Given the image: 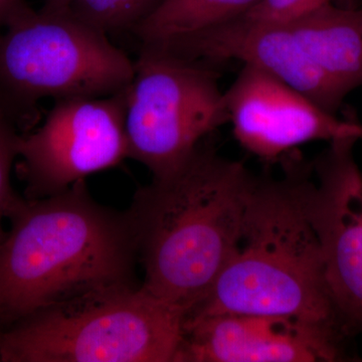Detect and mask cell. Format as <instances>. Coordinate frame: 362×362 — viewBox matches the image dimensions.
<instances>
[{"instance_id": "obj_7", "label": "cell", "mask_w": 362, "mask_h": 362, "mask_svg": "<svg viewBox=\"0 0 362 362\" xmlns=\"http://www.w3.org/2000/svg\"><path fill=\"white\" fill-rule=\"evenodd\" d=\"M127 88L107 96L57 100L39 129L20 136L18 156L28 199L59 194L129 157Z\"/></svg>"}, {"instance_id": "obj_13", "label": "cell", "mask_w": 362, "mask_h": 362, "mask_svg": "<svg viewBox=\"0 0 362 362\" xmlns=\"http://www.w3.org/2000/svg\"><path fill=\"white\" fill-rule=\"evenodd\" d=\"M259 0H159L134 32L143 45L204 32L243 18Z\"/></svg>"}, {"instance_id": "obj_1", "label": "cell", "mask_w": 362, "mask_h": 362, "mask_svg": "<svg viewBox=\"0 0 362 362\" xmlns=\"http://www.w3.org/2000/svg\"><path fill=\"white\" fill-rule=\"evenodd\" d=\"M0 246V322L13 324L93 293L134 286L128 211L98 204L85 180L42 199L16 197Z\"/></svg>"}, {"instance_id": "obj_20", "label": "cell", "mask_w": 362, "mask_h": 362, "mask_svg": "<svg viewBox=\"0 0 362 362\" xmlns=\"http://www.w3.org/2000/svg\"><path fill=\"white\" fill-rule=\"evenodd\" d=\"M0 333H1V332H0Z\"/></svg>"}, {"instance_id": "obj_14", "label": "cell", "mask_w": 362, "mask_h": 362, "mask_svg": "<svg viewBox=\"0 0 362 362\" xmlns=\"http://www.w3.org/2000/svg\"><path fill=\"white\" fill-rule=\"evenodd\" d=\"M159 0H78L70 13L74 18L107 33L137 25Z\"/></svg>"}, {"instance_id": "obj_5", "label": "cell", "mask_w": 362, "mask_h": 362, "mask_svg": "<svg viewBox=\"0 0 362 362\" xmlns=\"http://www.w3.org/2000/svg\"><path fill=\"white\" fill-rule=\"evenodd\" d=\"M0 37V86L25 100L102 97L127 88L134 63L106 33L74 18L18 7Z\"/></svg>"}, {"instance_id": "obj_11", "label": "cell", "mask_w": 362, "mask_h": 362, "mask_svg": "<svg viewBox=\"0 0 362 362\" xmlns=\"http://www.w3.org/2000/svg\"><path fill=\"white\" fill-rule=\"evenodd\" d=\"M150 45L206 65L228 59L242 62L278 78L337 115L349 95L314 65L286 25L243 16L204 32Z\"/></svg>"}, {"instance_id": "obj_16", "label": "cell", "mask_w": 362, "mask_h": 362, "mask_svg": "<svg viewBox=\"0 0 362 362\" xmlns=\"http://www.w3.org/2000/svg\"><path fill=\"white\" fill-rule=\"evenodd\" d=\"M20 136L14 132L13 126L0 110V246L6 233L2 230V221L7 218L9 209L16 199L11 185V168L18 156V142Z\"/></svg>"}, {"instance_id": "obj_19", "label": "cell", "mask_w": 362, "mask_h": 362, "mask_svg": "<svg viewBox=\"0 0 362 362\" xmlns=\"http://www.w3.org/2000/svg\"><path fill=\"white\" fill-rule=\"evenodd\" d=\"M338 6L344 7L362 6V0H338Z\"/></svg>"}, {"instance_id": "obj_2", "label": "cell", "mask_w": 362, "mask_h": 362, "mask_svg": "<svg viewBox=\"0 0 362 362\" xmlns=\"http://www.w3.org/2000/svg\"><path fill=\"white\" fill-rule=\"evenodd\" d=\"M255 175L199 147L136 192L128 214L144 268L141 288L187 316L237 249Z\"/></svg>"}, {"instance_id": "obj_10", "label": "cell", "mask_w": 362, "mask_h": 362, "mask_svg": "<svg viewBox=\"0 0 362 362\" xmlns=\"http://www.w3.org/2000/svg\"><path fill=\"white\" fill-rule=\"evenodd\" d=\"M225 98L235 140L262 160H277L309 142L362 139V124L324 110L303 93L254 66H243Z\"/></svg>"}, {"instance_id": "obj_9", "label": "cell", "mask_w": 362, "mask_h": 362, "mask_svg": "<svg viewBox=\"0 0 362 362\" xmlns=\"http://www.w3.org/2000/svg\"><path fill=\"white\" fill-rule=\"evenodd\" d=\"M349 335L335 324L289 314L187 317L173 362H340L356 361Z\"/></svg>"}, {"instance_id": "obj_17", "label": "cell", "mask_w": 362, "mask_h": 362, "mask_svg": "<svg viewBox=\"0 0 362 362\" xmlns=\"http://www.w3.org/2000/svg\"><path fill=\"white\" fill-rule=\"evenodd\" d=\"M78 0H45L42 11L51 13H69Z\"/></svg>"}, {"instance_id": "obj_18", "label": "cell", "mask_w": 362, "mask_h": 362, "mask_svg": "<svg viewBox=\"0 0 362 362\" xmlns=\"http://www.w3.org/2000/svg\"><path fill=\"white\" fill-rule=\"evenodd\" d=\"M21 6L20 0H0V23H6L9 16Z\"/></svg>"}, {"instance_id": "obj_6", "label": "cell", "mask_w": 362, "mask_h": 362, "mask_svg": "<svg viewBox=\"0 0 362 362\" xmlns=\"http://www.w3.org/2000/svg\"><path fill=\"white\" fill-rule=\"evenodd\" d=\"M228 122L225 90L209 65L144 45L127 88L131 158L153 177L168 175Z\"/></svg>"}, {"instance_id": "obj_3", "label": "cell", "mask_w": 362, "mask_h": 362, "mask_svg": "<svg viewBox=\"0 0 362 362\" xmlns=\"http://www.w3.org/2000/svg\"><path fill=\"white\" fill-rule=\"evenodd\" d=\"M311 169L312 164L298 162L288 164L280 177L255 175L237 249L187 318L233 312L289 314L343 330L307 211Z\"/></svg>"}, {"instance_id": "obj_12", "label": "cell", "mask_w": 362, "mask_h": 362, "mask_svg": "<svg viewBox=\"0 0 362 362\" xmlns=\"http://www.w3.org/2000/svg\"><path fill=\"white\" fill-rule=\"evenodd\" d=\"M314 65L347 92L362 86V6L335 4L286 25Z\"/></svg>"}, {"instance_id": "obj_15", "label": "cell", "mask_w": 362, "mask_h": 362, "mask_svg": "<svg viewBox=\"0 0 362 362\" xmlns=\"http://www.w3.org/2000/svg\"><path fill=\"white\" fill-rule=\"evenodd\" d=\"M338 0H259L244 16L249 20L288 25Z\"/></svg>"}, {"instance_id": "obj_4", "label": "cell", "mask_w": 362, "mask_h": 362, "mask_svg": "<svg viewBox=\"0 0 362 362\" xmlns=\"http://www.w3.org/2000/svg\"><path fill=\"white\" fill-rule=\"evenodd\" d=\"M187 313L125 286L76 298L0 333L4 362H173Z\"/></svg>"}, {"instance_id": "obj_8", "label": "cell", "mask_w": 362, "mask_h": 362, "mask_svg": "<svg viewBox=\"0 0 362 362\" xmlns=\"http://www.w3.org/2000/svg\"><path fill=\"white\" fill-rule=\"evenodd\" d=\"M358 141L349 137L328 143L311 163L306 187L331 301L349 337L362 335V171L354 156Z\"/></svg>"}]
</instances>
